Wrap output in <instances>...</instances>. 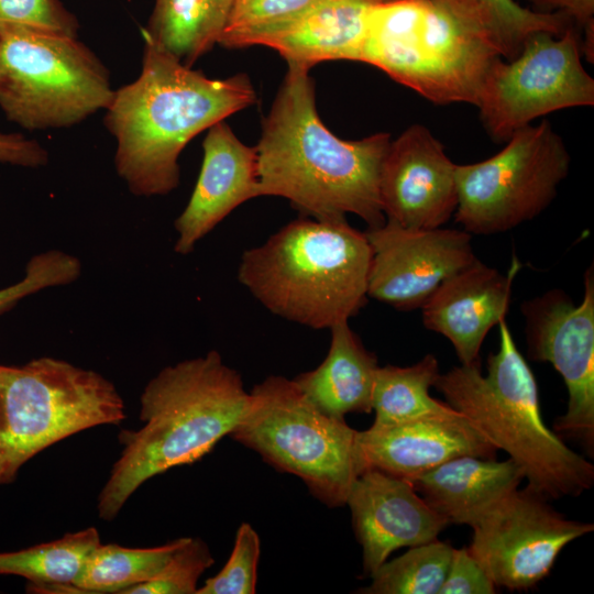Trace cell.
Here are the masks:
<instances>
[{"label":"cell","mask_w":594,"mask_h":594,"mask_svg":"<svg viewBox=\"0 0 594 594\" xmlns=\"http://www.w3.org/2000/svg\"><path fill=\"white\" fill-rule=\"evenodd\" d=\"M391 141L388 133L356 141L331 133L318 116L309 69L288 65L255 146L260 197L285 198L309 218L353 213L378 227L380 170Z\"/></svg>","instance_id":"6da1fadb"},{"label":"cell","mask_w":594,"mask_h":594,"mask_svg":"<svg viewBox=\"0 0 594 594\" xmlns=\"http://www.w3.org/2000/svg\"><path fill=\"white\" fill-rule=\"evenodd\" d=\"M256 101L245 74L213 79L144 38L139 77L114 90L105 127L130 193L164 196L179 185L178 157L200 132Z\"/></svg>","instance_id":"7a4b0ae2"},{"label":"cell","mask_w":594,"mask_h":594,"mask_svg":"<svg viewBox=\"0 0 594 594\" xmlns=\"http://www.w3.org/2000/svg\"><path fill=\"white\" fill-rule=\"evenodd\" d=\"M249 398L216 350L162 369L140 397L143 426L118 435L122 451L98 495L99 518L112 521L146 481L210 452L237 427Z\"/></svg>","instance_id":"3957f363"},{"label":"cell","mask_w":594,"mask_h":594,"mask_svg":"<svg viewBox=\"0 0 594 594\" xmlns=\"http://www.w3.org/2000/svg\"><path fill=\"white\" fill-rule=\"evenodd\" d=\"M372 250L346 219L299 218L243 252L239 282L271 312L312 329L366 305Z\"/></svg>","instance_id":"277c9868"},{"label":"cell","mask_w":594,"mask_h":594,"mask_svg":"<svg viewBox=\"0 0 594 594\" xmlns=\"http://www.w3.org/2000/svg\"><path fill=\"white\" fill-rule=\"evenodd\" d=\"M499 346L481 363L439 374L435 387L497 450L524 471L528 486L548 499L575 497L594 484V465L542 420L538 385L505 320Z\"/></svg>","instance_id":"5b68a950"},{"label":"cell","mask_w":594,"mask_h":594,"mask_svg":"<svg viewBox=\"0 0 594 594\" xmlns=\"http://www.w3.org/2000/svg\"><path fill=\"white\" fill-rule=\"evenodd\" d=\"M501 57L494 40L447 0H395L370 9L360 62L433 103L475 105Z\"/></svg>","instance_id":"8992f818"},{"label":"cell","mask_w":594,"mask_h":594,"mask_svg":"<svg viewBox=\"0 0 594 594\" xmlns=\"http://www.w3.org/2000/svg\"><path fill=\"white\" fill-rule=\"evenodd\" d=\"M124 418L117 387L94 370L51 356L0 363V486L48 447Z\"/></svg>","instance_id":"52a82bcc"},{"label":"cell","mask_w":594,"mask_h":594,"mask_svg":"<svg viewBox=\"0 0 594 594\" xmlns=\"http://www.w3.org/2000/svg\"><path fill=\"white\" fill-rule=\"evenodd\" d=\"M250 393L230 437L277 471L298 476L328 507H340L362 473L359 431L316 407L294 380L271 375Z\"/></svg>","instance_id":"ba28073f"},{"label":"cell","mask_w":594,"mask_h":594,"mask_svg":"<svg viewBox=\"0 0 594 594\" xmlns=\"http://www.w3.org/2000/svg\"><path fill=\"white\" fill-rule=\"evenodd\" d=\"M110 74L76 36L0 28V109L30 130L76 125L106 110Z\"/></svg>","instance_id":"9c48e42d"},{"label":"cell","mask_w":594,"mask_h":594,"mask_svg":"<svg viewBox=\"0 0 594 594\" xmlns=\"http://www.w3.org/2000/svg\"><path fill=\"white\" fill-rule=\"evenodd\" d=\"M570 162L548 120L519 129L490 158L457 164L455 222L470 234L490 235L534 219L556 198Z\"/></svg>","instance_id":"30bf717a"},{"label":"cell","mask_w":594,"mask_h":594,"mask_svg":"<svg viewBox=\"0 0 594 594\" xmlns=\"http://www.w3.org/2000/svg\"><path fill=\"white\" fill-rule=\"evenodd\" d=\"M581 40L570 25L561 35L536 33L509 61L488 69L475 105L490 136L507 142L550 112L594 105V79L581 62Z\"/></svg>","instance_id":"8fae6325"},{"label":"cell","mask_w":594,"mask_h":594,"mask_svg":"<svg viewBox=\"0 0 594 594\" xmlns=\"http://www.w3.org/2000/svg\"><path fill=\"white\" fill-rule=\"evenodd\" d=\"M528 485L499 501L470 527L469 551L496 586L534 587L552 569L561 550L594 530L565 517Z\"/></svg>","instance_id":"7c38bea8"},{"label":"cell","mask_w":594,"mask_h":594,"mask_svg":"<svg viewBox=\"0 0 594 594\" xmlns=\"http://www.w3.org/2000/svg\"><path fill=\"white\" fill-rule=\"evenodd\" d=\"M527 354L549 362L562 376L569 400L553 431L580 443L594 455V272L584 275L583 300L575 305L562 289L553 288L521 305Z\"/></svg>","instance_id":"4fadbf2b"},{"label":"cell","mask_w":594,"mask_h":594,"mask_svg":"<svg viewBox=\"0 0 594 594\" xmlns=\"http://www.w3.org/2000/svg\"><path fill=\"white\" fill-rule=\"evenodd\" d=\"M364 233L372 250L367 296L402 311L421 308L443 282L479 260L465 230L385 220Z\"/></svg>","instance_id":"5bb4252c"},{"label":"cell","mask_w":594,"mask_h":594,"mask_svg":"<svg viewBox=\"0 0 594 594\" xmlns=\"http://www.w3.org/2000/svg\"><path fill=\"white\" fill-rule=\"evenodd\" d=\"M457 164L422 124L391 141L383 158L378 194L386 221L409 229L443 227L458 205Z\"/></svg>","instance_id":"9a60e30c"},{"label":"cell","mask_w":594,"mask_h":594,"mask_svg":"<svg viewBox=\"0 0 594 594\" xmlns=\"http://www.w3.org/2000/svg\"><path fill=\"white\" fill-rule=\"evenodd\" d=\"M363 551V572L371 576L397 549L438 539L450 525L410 482L378 470L363 471L346 504Z\"/></svg>","instance_id":"2e32d148"},{"label":"cell","mask_w":594,"mask_h":594,"mask_svg":"<svg viewBox=\"0 0 594 594\" xmlns=\"http://www.w3.org/2000/svg\"><path fill=\"white\" fill-rule=\"evenodd\" d=\"M362 470L374 469L411 481L460 457L496 458L492 446L458 410L359 431ZM362 471V472H363Z\"/></svg>","instance_id":"e0dca14e"},{"label":"cell","mask_w":594,"mask_h":594,"mask_svg":"<svg viewBox=\"0 0 594 594\" xmlns=\"http://www.w3.org/2000/svg\"><path fill=\"white\" fill-rule=\"evenodd\" d=\"M202 148L197 183L174 222V251L180 255L190 254L240 205L260 197L256 148L242 143L224 120L207 129Z\"/></svg>","instance_id":"ac0fdd59"},{"label":"cell","mask_w":594,"mask_h":594,"mask_svg":"<svg viewBox=\"0 0 594 594\" xmlns=\"http://www.w3.org/2000/svg\"><path fill=\"white\" fill-rule=\"evenodd\" d=\"M519 263L507 274L481 262L443 282L420 308L422 323L453 345L462 365L480 363V350L490 330L505 320Z\"/></svg>","instance_id":"d6986e66"},{"label":"cell","mask_w":594,"mask_h":594,"mask_svg":"<svg viewBox=\"0 0 594 594\" xmlns=\"http://www.w3.org/2000/svg\"><path fill=\"white\" fill-rule=\"evenodd\" d=\"M524 479L522 469L510 458L460 455L408 482L449 524L471 526Z\"/></svg>","instance_id":"ffe728a7"},{"label":"cell","mask_w":594,"mask_h":594,"mask_svg":"<svg viewBox=\"0 0 594 594\" xmlns=\"http://www.w3.org/2000/svg\"><path fill=\"white\" fill-rule=\"evenodd\" d=\"M376 0H316L260 45L278 52L288 65L310 69L326 61L360 62L370 9Z\"/></svg>","instance_id":"44dd1931"},{"label":"cell","mask_w":594,"mask_h":594,"mask_svg":"<svg viewBox=\"0 0 594 594\" xmlns=\"http://www.w3.org/2000/svg\"><path fill=\"white\" fill-rule=\"evenodd\" d=\"M326 359L315 370L296 376L294 382L321 411L344 419L346 414L372 411L377 358L362 343L349 321L330 329Z\"/></svg>","instance_id":"7402d4cb"},{"label":"cell","mask_w":594,"mask_h":594,"mask_svg":"<svg viewBox=\"0 0 594 594\" xmlns=\"http://www.w3.org/2000/svg\"><path fill=\"white\" fill-rule=\"evenodd\" d=\"M233 0H155L143 37L191 65L218 44Z\"/></svg>","instance_id":"603a6c76"},{"label":"cell","mask_w":594,"mask_h":594,"mask_svg":"<svg viewBox=\"0 0 594 594\" xmlns=\"http://www.w3.org/2000/svg\"><path fill=\"white\" fill-rule=\"evenodd\" d=\"M100 543L98 530L88 527L50 542L0 552V575L24 578L29 593L73 585Z\"/></svg>","instance_id":"cb8c5ba5"},{"label":"cell","mask_w":594,"mask_h":594,"mask_svg":"<svg viewBox=\"0 0 594 594\" xmlns=\"http://www.w3.org/2000/svg\"><path fill=\"white\" fill-rule=\"evenodd\" d=\"M185 540L182 537L152 548L100 543L73 585L53 587L46 593L123 594L153 579Z\"/></svg>","instance_id":"d4e9b609"},{"label":"cell","mask_w":594,"mask_h":594,"mask_svg":"<svg viewBox=\"0 0 594 594\" xmlns=\"http://www.w3.org/2000/svg\"><path fill=\"white\" fill-rule=\"evenodd\" d=\"M433 354L410 366H378L375 375L372 411L375 425H391L427 416L444 415L455 409L433 398L429 389L439 376Z\"/></svg>","instance_id":"484cf974"},{"label":"cell","mask_w":594,"mask_h":594,"mask_svg":"<svg viewBox=\"0 0 594 594\" xmlns=\"http://www.w3.org/2000/svg\"><path fill=\"white\" fill-rule=\"evenodd\" d=\"M447 1L487 33L507 61L515 58L534 34L561 35L572 25V20L564 13L534 11L516 0Z\"/></svg>","instance_id":"4316f807"},{"label":"cell","mask_w":594,"mask_h":594,"mask_svg":"<svg viewBox=\"0 0 594 594\" xmlns=\"http://www.w3.org/2000/svg\"><path fill=\"white\" fill-rule=\"evenodd\" d=\"M453 547L438 539L410 547L385 561L370 578L365 594H438L448 573Z\"/></svg>","instance_id":"83f0119b"},{"label":"cell","mask_w":594,"mask_h":594,"mask_svg":"<svg viewBox=\"0 0 594 594\" xmlns=\"http://www.w3.org/2000/svg\"><path fill=\"white\" fill-rule=\"evenodd\" d=\"M316 0H233L218 44L227 48L260 45Z\"/></svg>","instance_id":"f1b7e54d"},{"label":"cell","mask_w":594,"mask_h":594,"mask_svg":"<svg viewBox=\"0 0 594 594\" xmlns=\"http://www.w3.org/2000/svg\"><path fill=\"white\" fill-rule=\"evenodd\" d=\"M81 271L80 260L65 251L54 249L34 254L25 265L24 276L0 289V315L30 295L76 282Z\"/></svg>","instance_id":"f546056e"},{"label":"cell","mask_w":594,"mask_h":594,"mask_svg":"<svg viewBox=\"0 0 594 594\" xmlns=\"http://www.w3.org/2000/svg\"><path fill=\"white\" fill-rule=\"evenodd\" d=\"M213 562L202 539L186 537L153 579L128 588L123 594H196L199 578Z\"/></svg>","instance_id":"4dcf8cb0"},{"label":"cell","mask_w":594,"mask_h":594,"mask_svg":"<svg viewBox=\"0 0 594 594\" xmlns=\"http://www.w3.org/2000/svg\"><path fill=\"white\" fill-rule=\"evenodd\" d=\"M261 541L250 524L237 530L229 560L218 574L208 579L196 594H253L256 587Z\"/></svg>","instance_id":"1f68e13d"},{"label":"cell","mask_w":594,"mask_h":594,"mask_svg":"<svg viewBox=\"0 0 594 594\" xmlns=\"http://www.w3.org/2000/svg\"><path fill=\"white\" fill-rule=\"evenodd\" d=\"M4 26L77 37L79 25L61 0H0V28Z\"/></svg>","instance_id":"d6a6232c"},{"label":"cell","mask_w":594,"mask_h":594,"mask_svg":"<svg viewBox=\"0 0 594 594\" xmlns=\"http://www.w3.org/2000/svg\"><path fill=\"white\" fill-rule=\"evenodd\" d=\"M496 585L468 548L453 549L438 594H493Z\"/></svg>","instance_id":"836d02e7"},{"label":"cell","mask_w":594,"mask_h":594,"mask_svg":"<svg viewBox=\"0 0 594 594\" xmlns=\"http://www.w3.org/2000/svg\"><path fill=\"white\" fill-rule=\"evenodd\" d=\"M0 163L38 168L47 165L48 153L37 141L20 133H0Z\"/></svg>","instance_id":"e575fe53"},{"label":"cell","mask_w":594,"mask_h":594,"mask_svg":"<svg viewBox=\"0 0 594 594\" xmlns=\"http://www.w3.org/2000/svg\"><path fill=\"white\" fill-rule=\"evenodd\" d=\"M541 9L564 13L585 28L594 23V0H527Z\"/></svg>","instance_id":"d590c367"},{"label":"cell","mask_w":594,"mask_h":594,"mask_svg":"<svg viewBox=\"0 0 594 594\" xmlns=\"http://www.w3.org/2000/svg\"><path fill=\"white\" fill-rule=\"evenodd\" d=\"M377 2H388V1H395V0H376Z\"/></svg>","instance_id":"8d00e7d4"}]
</instances>
